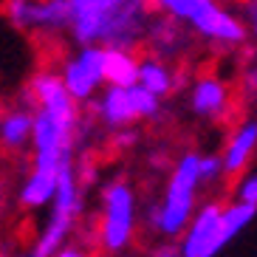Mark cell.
Masks as SVG:
<instances>
[{
  "label": "cell",
  "mask_w": 257,
  "mask_h": 257,
  "mask_svg": "<svg viewBox=\"0 0 257 257\" xmlns=\"http://www.w3.org/2000/svg\"><path fill=\"white\" fill-rule=\"evenodd\" d=\"M23 99L34 110L31 159L17 181L15 204L23 212H46L51 204L62 167L76 159L79 139L85 136L82 105L65 91L57 68H40L26 82Z\"/></svg>",
  "instance_id": "cell-1"
},
{
  "label": "cell",
  "mask_w": 257,
  "mask_h": 257,
  "mask_svg": "<svg viewBox=\"0 0 257 257\" xmlns=\"http://www.w3.org/2000/svg\"><path fill=\"white\" fill-rule=\"evenodd\" d=\"M91 170L79 159L68 161L62 167L57 189H54L51 204L46 206V220L40 223L37 234L29 246V254L34 257H76L85 254L88 249L74 246L76 234L82 229L85 218V189L91 181Z\"/></svg>",
  "instance_id": "cell-2"
},
{
  "label": "cell",
  "mask_w": 257,
  "mask_h": 257,
  "mask_svg": "<svg viewBox=\"0 0 257 257\" xmlns=\"http://www.w3.org/2000/svg\"><path fill=\"white\" fill-rule=\"evenodd\" d=\"M68 37L88 46L139 48L153 15L150 0H68Z\"/></svg>",
  "instance_id": "cell-3"
},
{
  "label": "cell",
  "mask_w": 257,
  "mask_h": 257,
  "mask_svg": "<svg viewBox=\"0 0 257 257\" xmlns=\"http://www.w3.org/2000/svg\"><path fill=\"white\" fill-rule=\"evenodd\" d=\"M204 175H201V153L187 150L175 159L173 170L167 175V184L161 189V198L147 209L144 223L150 234L161 243H178L187 223L192 220L198 204H201V189H204Z\"/></svg>",
  "instance_id": "cell-4"
},
{
  "label": "cell",
  "mask_w": 257,
  "mask_h": 257,
  "mask_svg": "<svg viewBox=\"0 0 257 257\" xmlns=\"http://www.w3.org/2000/svg\"><path fill=\"white\" fill-rule=\"evenodd\" d=\"M139 195L127 178H110L99 189V209L93 220L91 249L102 254H121L139 237Z\"/></svg>",
  "instance_id": "cell-5"
},
{
  "label": "cell",
  "mask_w": 257,
  "mask_h": 257,
  "mask_svg": "<svg viewBox=\"0 0 257 257\" xmlns=\"http://www.w3.org/2000/svg\"><path fill=\"white\" fill-rule=\"evenodd\" d=\"M161 102L164 99L142 88L139 82L130 85H105L96 96L88 102L91 116L99 127L107 133L121 127H136L142 121H150L161 113Z\"/></svg>",
  "instance_id": "cell-6"
},
{
  "label": "cell",
  "mask_w": 257,
  "mask_h": 257,
  "mask_svg": "<svg viewBox=\"0 0 257 257\" xmlns=\"http://www.w3.org/2000/svg\"><path fill=\"white\" fill-rule=\"evenodd\" d=\"M226 201H206L198 204L192 220L187 223L184 234L178 237L175 249L181 257H215L234 240L226 223Z\"/></svg>",
  "instance_id": "cell-7"
},
{
  "label": "cell",
  "mask_w": 257,
  "mask_h": 257,
  "mask_svg": "<svg viewBox=\"0 0 257 257\" xmlns=\"http://www.w3.org/2000/svg\"><path fill=\"white\" fill-rule=\"evenodd\" d=\"M3 17L12 29L31 37L68 34V0H3Z\"/></svg>",
  "instance_id": "cell-8"
},
{
  "label": "cell",
  "mask_w": 257,
  "mask_h": 257,
  "mask_svg": "<svg viewBox=\"0 0 257 257\" xmlns=\"http://www.w3.org/2000/svg\"><path fill=\"white\" fill-rule=\"evenodd\" d=\"M60 76L65 91L79 102L88 105L102 88L107 85L105 79V46H88L76 43L74 51H68L60 62Z\"/></svg>",
  "instance_id": "cell-9"
},
{
  "label": "cell",
  "mask_w": 257,
  "mask_h": 257,
  "mask_svg": "<svg viewBox=\"0 0 257 257\" xmlns=\"http://www.w3.org/2000/svg\"><path fill=\"white\" fill-rule=\"evenodd\" d=\"M187 110L195 119L209 124H223L234 113V88L229 79H223L215 71L198 74L189 82L187 91Z\"/></svg>",
  "instance_id": "cell-10"
},
{
  "label": "cell",
  "mask_w": 257,
  "mask_h": 257,
  "mask_svg": "<svg viewBox=\"0 0 257 257\" xmlns=\"http://www.w3.org/2000/svg\"><path fill=\"white\" fill-rule=\"evenodd\" d=\"M192 31L187 29L184 23L173 20V17L167 15H159V12H153L150 20H147V29H144V40L142 46L147 48L150 54H159L164 60H181L184 51L192 46Z\"/></svg>",
  "instance_id": "cell-11"
},
{
  "label": "cell",
  "mask_w": 257,
  "mask_h": 257,
  "mask_svg": "<svg viewBox=\"0 0 257 257\" xmlns=\"http://www.w3.org/2000/svg\"><path fill=\"white\" fill-rule=\"evenodd\" d=\"M31 133H34V110L26 99L0 107V153L3 156H17L29 150Z\"/></svg>",
  "instance_id": "cell-12"
},
{
  "label": "cell",
  "mask_w": 257,
  "mask_h": 257,
  "mask_svg": "<svg viewBox=\"0 0 257 257\" xmlns=\"http://www.w3.org/2000/svg\"><path fill=\"white\" fill-rule=\"evenodd\" d=\"M254 156H257V119L249 116V119L234 124L226 144H223V150H220V161H223L226 178H237L243 170H249Z\"/></svg>",
  "instance_id": "cell-13"
},
{
  "label": "cell",
  "mask_w": 257,
  "mask_h": 257,
  "mask_svg": "<svg viewBox=\"0 0 257 257\" xmlns=\"http://www.w3.org/2000/svg\"><path fill=\"white\" fill-rule=\"evenodd\" d=\"M136 82L142 85V88H147L150 93H156V96L167 99V96H173V93L178 91L181 74H178V68H175L173 60H164V57H159V54L147 51V54L139 57Z\"/></svg>",
  "instance_id": "cell-14"
},
{
  "label": "cell",
  "mask_w": 257,
  "mask_h": 257,
  "mask_svg": "<svg viewBox=\"0 0 257 257\" xmlns=\"http://www.w3.org/2000/svg\"><path fill=\"white\" fill-rule=\"evenodd\" d=\"M218 3L220 0H150L153 12H159V15H167V17H173V20H178V23H184L192 34L204 26V20L215 12Z\"/></svg>",
  "instance_id": "cell-15"
},
{
  "label": "cell",
  "mask_w": 257,
  "mask_h": 257,
  "mask_svg": "<svg viewBox=\"0 0 257 257\" xmlns=\"http://www.w3.org/2000/svg\"><path fill=\"white\" fill-rule=\"evenodd\" d=\"M139 76V54L136 48L105 46V79L107 85H130Z\"/></svg>",
  "instance_id": "cell-16"
},
{
  "label": "cell",
  "mask_w": 257,
  "mask_h": 257,
  "mask_svg": "<svg viewBox=\"0 0 257 257\" xmlns=\"http://www.w3.org/2000/svg\"><path fill=\"white\" fill-rule=\"evenodd\" d=\"M232 198L257 206V167H254V170H243V173L237 175V184H234Z\"/></svg>",
  "instance_id": "cell-17"
},
{
  "label": "cell",
  "mask_w": 257,
  "mask_h": 257,
  "mask_svg": "<svg viewBox=\"0 0 257 257\" xmlns=\"http://www.w3.org/2000/svg\"><path fill=\"white\" fill-rule=\"evenodd\" d=\"M113 136V147L119 153H127V150H133L139 144V127H121V130H113L110 133Z\"/></svg>",
  "instance_id": "cell-18"
},
{
  "label": "cell",
  "mask_w": 257,
  "mask_h": 257,
  "mask_svg": "<svg viewBox=\"0 0 257 257\" xmlns=\"http://www.w3.org/2000/svg\"><path fill=\"white\" fill-rule=\"evenodd\" d=\"M240 15L246 17V23H249V40L254 43V48H257V0H243L240 3Z\"/></svg>",
  "instance_id": "cell-19"
},
{
  "label": "cell",
  "mask_w": 257,
  "mask_h": 257,
  "mask_svg": "<svg viewBox=\"0 0 257 257\" xmlns=\"http://www.w3.org/2000/svg\"><path fill=\"white\" fill-rule=\"evenodd\" d=\"M243 91L249 96H257V57H251L243 68Z\"/></svg>",
  "instance_id": "cell-20"
},
{
  "label": "cell",
  "mask_w": 257,
  "mask_h": 257,
  "mask_svg": "<svg viewBox=\"0 0 257 257\" xmlns=\"http://www.w3.org/2000/svg\"><path fill=\"white\" fill-rule=\"evenodd\" d=\"M3 218H6V192H3V181H0V226H3Z\"/></svg>",
  "instance_id": "cell-21"
}]
</instances>
